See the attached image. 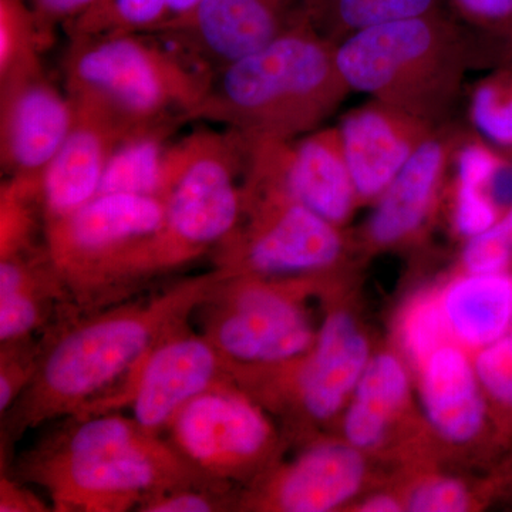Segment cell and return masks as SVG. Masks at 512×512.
<instances>
[{"label":"cell","instance_id":"6da1fadb","mask_svg":"<svg viewBox=\"0 0 512 512\" xmlns=\"http://www.w3.org/2000/svg\"><path fill=\"white\" fill-rule=\"evenodd\" d=\"M229 275L214 266L143 301L62 316L43 333L36 375L5 414L2 444L16 443L26 431L59 417L106 412L148 353L188 325Z\"/></svg>","mask_w":512,"mask_h":512},{"label":"cell","instance_id":"7a4b0ae2","mask_svg":"<svg viewBox=\"0 0 512 512\" xmlns=\"http://www.w3.org/2000/svg\"><path fill=\"white\" fill-rule=\"evenodd\" d=\"M23 454L22 483L39 485L56 512L138 510L150 498L188 487H232L201 474L161 434L113 412L70 417Z\"/></svg>","mask_w":512,"mask_h":512},{"label":"cell","instance_id":"3957f363","mask_svg":"<svg viewBox=\"0 0 512 512\" xmlns=\"http://www.w3.org/2000/svg\"><path fill=\"white\" fill-rule=\"evenodd\" d=\"M349 93L336 42L306 23L211 72L191 120L292 140L322 127Z\"/></svg>","mask_w":512,"mask_h":512},{"label":"cell","instance_id":"277c9868","mask_svg":"<svg viewBox=\"0 0 512 512\" xmlns=\"http://www.w3.org/2000/svg\"><path fill=\"white\" fill-rule=\"evenodd\" d=\"M249 138L232 128L192 131L174 141L165 163L163 227L137 249L126 272L130 295L151 279L212 254L244 210Z\"/></svg>","mask_w":512,"mask_h":512},{"label":"cell","instance_id":"5b68a950","mask_svg":"<svg viewBox=\"0 0 512 512\" xmlns=\"http://www.w3.org/2000/svg\"><path fill=\"white\" fill-rule=\"evenodd\" d=\"M336 60L352 92L440 126L473 67V30L441 10L346 37L336 43Z\"/></svg>","mask_w":512,"mask_h":512},{"label":"cell","instance_id":"8992f818","mask_svg":"<svg viewBox=\"0 0 512 512\" xmlns=\"http://www.w3.org/2000/svg\"><path fill=\"white\" fill-rule=\"evenodd\" d=\"M63 87L77 107L126 133L168 120L192 121L210 73L157 35L69 36Z\"/></svg>","mask_w":512,"mask_h":512},{"label":"cell","instance_id":"52a82bcc","mask_svg":"<svg viewBox=\"0 0 512 512\" xmlns=\"http://www.w3.org/2000/svg\"><path fill=\"white\" fill-rule=\"evenodd\" d=\"M248 138L244 210L238 227L212 252L215 268L272 279L338 274L355 239L289 194L276 140Z\"/></svg>","mask_w":512,"mask_h":512},{"label":"cell","instance_id":"ba28073f","mask_svg":"<svg viewBox=\"0 0 512 512\" xmlns=\"http://www.w3.org/2000/svg\"><path fill=\"white\" fill-rule=\"evenodd\" d=\"M164 217L160 197L99 194L73 214L43 225L47 254L77 311L117 303L124 268L163 227Z\"/></svg>","mask_w":512,"mask_h":512},{"label":"cell","instance_id":"9c48e42d","mask_svg":"<svg viewBox=\"0 0 512 512\" xmlns=\"http://www.w3.org/2000/svg\"><path fill=\"white\" fill-rule=\"evenodd\" d=\"M330 276H225L198 309L202 335L228 366L264 369L298 360L318 332L303 302Z\"/></svg>","mask_w":512,"mask_h":512},{"label":"cell","instance_id":"30bf717a","mask_svg":"<svg viewBox=\"0 0 512 512\" xmlns=\"http://www.w3.org/2000/svg\"><path fill=\"white\" fill-rule=\"evenodd\" d=\"M372 356L355 315L335 308L326 312L306 355L264 369L229 366L228 375L265 410L322 426L342 416Z\"/></svg>","mask_w":512,"mask_h":512},{"label":"cell","instance_id":"8fae6325","mask_svg":"<svg viewBox=\"0 0 512 512\" xmlns=\"http://www.w3.org/2000/svg\"><path fill=\"white\" fill-rule=\"evenodd\" d=\"M171 444L217 483H251L278 464L282 439L266 410L229 382L198 394L177 414Z\"/></svg>","mask_w":512,"mask_h":512},{"label":"cell","instance_id":"7c38bea8","mask_svg":"<svg viewBox=\"0 0 512 512\" xmlns=\"http://www.w3.org/2000/svg\"><path fill=\"white\" fill-rule=\"evenodd\" d=\"M229 380L220 352L202 333L185 325L148 353L107 412L131 407L138 424L163 434L194 397Z\"/></svg>","mask_w":512,"mask_h":512},{"label":"cell","instance_id":"4fadbf2b","mask_svg":"<svg viewBox=\"0 0 512 512\" xmlns=\"http://www.w3.org/2000/svg\"><path fill=\"white\" fill-rule=\"evenodd\" d=\"M367 454L345 440L315 441L239 491L237 511L332 512L353 504L369 478Z\"/></svg>","mask_w":512,"mask_h":512},{"label":"cell","instance_id":"5bb4252c","mask_svg":"<svg viewBox=\"0 0 512 512\" xmlns=\"http://www.w3.org/2000/svg\"><path fill=\"white\" fill-rule=\"evenodd\" d=\"M316 0H204L190 20L160 35L211 73L313 23Z\"/></svg>","mask_w":512,"mask_h":512},{"label":"cell","instance_id":"9a60e30c","mask_svg":"<svg viewBox=\"0 0 512 512\" xmlns=\"http://www.w3.org/2000/svg\"><path fill=\"white\" fill-rule=\"evenodd\" d=\"M461 130L454 121L441 124L404 165L355 239L366 252L414 244L424 234L446 194Z\"/></svg>","mask_w":512,"mask_h":512},{"label":"cell","instance_id":"2e32d148","mask_svg":"<svg viewBox=\"0 0 512 512\" xmlns=\"http://www.w3.org/2000/svg\"><path fill=\"white\" fill-rule=\"evenodd\" d=\"M76 106L45 67L0 83V161L6 177L42 181L69 136Z\"/></svg>","mask_w":512,"mask_h":512},{"label":"cell","instance_id":"e0dca14e","mask_svg":"<svg viewBox=\"0 0 512 512\" xmlns=\"http://www.w3.org/2000/svg\"><path fill=\"white\" fill-rule=\"evenodd\" d=\"M416 373L421 410L436 439L451 448L485 444L500 448L470 350L448 342L434 350Z\"/></svg>","mask_w":512,"mask_h":512},{"label":"cell","instance_id":"ac0fdd59","mask_svg":"<svg viewBox=\"0 0 512 512\" xmlns=\"http://www.w3.org/2000/svg\"><path fill=\"white\" fill-rule=\"evenodd\" d=\"M437 127L373 99L348 111L338 128L360 204H375Z\"/></svg>","mask_w":512,"mask_h":512},{"label":"cell","instance_id":"d6986e66","mask_svg":"<svg viewBox=\"0 0 512 512\" xmlns=\"http://www.w3.org/2000/svg\"><path fill=\"white\" fill-rule=\"evenodd\" d=\"M279 165L286 190L306 208L345 228L360 207L338 127H320L279 140Z\"/></svg>","mask_w":512,"mask_h":512},{"label":"cell","instance_id":"ffe728a7","mask_svg":"<svg viewBox=\"0 0 512 512\" xmlns=\"http://www.w3.org/2000/svg\"><path fill=\"white\" fill-rule=\"evenodd\" d=\"M76 111L69 136L43 174L45 224L73 214L99 195L111 153L128 134L94 111L77 106Z\"/></svg>","mask_w":512,"mask_h":512},{"label":"cell","instance_id":"44dd1931","mask_svg":"<svg viewBox=\"0 0 512 512\" xmlns=\"http://www.w3.org/2000/svg\"><path fill=\"white\" fill-rule=\"evenodd\" d=\"M74 311L76 306L45 245L0 258V345L33 339L52 326L55 312Z\"/></svg>","mask_w":512,"mask_h":512},{"label":"cell","instance_id":"7402d4cb","mask_svg":"<svg viewBox=\"0 0 512 512\" xmlns=\"http://www.w3.org/2000/svg\"><path fill=\"white\" fill-rule=\"evenodd\" d=\"M412 373L400 353H373L348 406L343 410L342 439L362 453H377L412 404Z\"/></svg>","mask_w":512,"mask_h":512},{"label":"cell","instance_id":"603a6c76","mask_svg":"<svg viewBox=\"0 0 512 512\" xmlns=\"http://www.w3.org/2000/svg\"><path fill=\"white\" fill-rule=\"evenodd\" d=\"M451 339L471 353L512 329V269L495 274L461 272L439 292Z\"/></svg>","mask_w":512,"mask_h":512},{"label":"cell","instance_id":"cb8c5ba5","mask_svg":"<svg viewBox=\"0 0 512 512\" xmlns=\"http://www.w3.org/2000/svg\"><path fill=\"white\" fill-rule=\"evenodd\" d=\"M187 121L168 120L126 134L114 147L99 194L160 197L165 163L178 128Z\"/></svg>","mask_w":512,"mask_h":512},{"label":"cell","instance_id":"d4e9b609","mask_svg":"<svg viewBox=\"0 0 512 512\" xmlns=\"http://www.w3.org/2000/svg\"><path fill=\"white\" fill-rule=\"evenodd\" d=\"M204 0H99L64 28L67 36L165 35L180 28Z\"/></svg>","mask_w":512,"mask_h":512},{"label":"cell","instance_id":"484cf974","mask_svg":"<svg viewBox=\"0 0 512 512\" xmlns=\"http://www.w3.org/2000/svg\"><path fill=\"white\" fill-rule=\"evenodd\" d=\"M446 9V0H316L313 25L339 43L373 26Z\"/></svg>","mask_w":512,"mask_h":512},{"label":"cell","instance_id":"4316f807","mask_svg":"<svg viewBox=\"0 0 512 512\" xmlns=\"http://www.w3.org/2000/svg\"><path fill=\"white\" fill-rule=\"evenodd\" d=\"M43 220L42 181L6 177L0 185V258L25 254L37 245Z\"/></svg>","mask_w":512,"mask_h":512},{"label":"cell","instance_id":"83f0119b","mask_svg":"<svg viewBox=\"0 0 512 512\" xmlns=\"http://www.w3.org/2000/svg\"><path fill=\"white\" fill-rule=\"evenodd\" d=\"M42 39L25 0H0V83L43 67Z\"/></svg>","mask_w":512,"mask_h":512},{"label":"cell","instance_id":"f1b7e54d","mask_svg":"<svg viewBox=\"0 0 512 512\" xmlns=\"http://www.w3.org/2000/svg\"><path fill=\"white\" fill-rule=\"evenodd\" d=\"M468 119L478 136L512 151V69L497 67L468 96Z\"/></svg>","mask_w":512,"mask_h":512},{"label":"cell","instance_id":"f546056e","mask_svg":"<svg viewBox=\"0 0 512 512\" xmlns=\"http://www.w3.org/2000/svg\"><path fill=\"white\" fill-rule=\"evenodd\" d=\"M473 362L493 416L498 447L508 450L512 444V329L474 352Z\"/></svg>","mask_w":512,"mask_h":512},{"label":"cell","instance_id":"4dcf8cb0","mask_svg":"<svg viewBox=\"0 0 512 512\" xmlns=\"http://www.w3.org/2000/svg\"><path fill=\"white\" fill-rule=\"evenodd\" d=\"M402 356L414 370L451 339L439 292L424 293L409 303L397 326Z\"/></svg>","mask_w":512,"mask_h":512},{"label":"cell","instance_id":"1f68e13d","mask_svg":"<svg viewBox=\"0 0 512 512\" xmlns=\"http://www.w3.org/2000/svg\"><path fill=\"white\" fill-rule=\"evenodd\" d=\"M447 188L451 192V227L463 242L483 234L503 218V211L484 185L457 180L450 174Z\"/></svg>","mask_w":512,"mask_h":512},{"label":"cell","instance_id":"d6a6232c","mask_svg":"<svg viewBox=\"0 0 512 512\" xmlns=\"http://www.w3.org/2000/svg\"><path fill=\"white\" fill-rule=\"evenodd\" d=\"M402 498L404 511L409 512H466L476 505L466 481L441 474L420 478Z\"/></svg>","mask_w":512,"mask_h":512},{"label":"cell","instance_id":"836d02e7","mask_svg":"<svg viewBox=\"0 0 512 512\" xmlns=\"http://www.w3.org/2000/svg\"><path fill=\"white\" fill-rule=\"evenodd\" d=\"M42 339L0 345V414L5 416L25 393L39 366Z\"/></svg>","mask_w":512,"mask_h":512},{"label":"cell","instance_id":"e575fe53","mask_svg":"<svg viewBox=\"0 0 512 512\" xmlns=\"http://www.w3.org/2000/svg\"><path fill=\"white\" fill-rule=\"evenodd\" d=\"M460 265L467 274H495L512 269V234L503 221L464 241Z\"/></svg>","mask_w":512,"mask_h":512},{"label":"cell","instance_id":"d590c367","mask_svg":"<svg viewBox=\"0 0 512 512\" xmlns=\"http://www.w3.org/2000/svg\"><path fill=\"white\" fill-rule=\"evenodd\" d=\"M238 493L232 487H188L168 491L140 505V512L237 511Z\"/></svg>","mask_w":512,"mask_h":512},{"label":"cell","instance_id":"8d00e7d4","mask_svg":"<svg viewBox=\"0 0 512 512\" xmlns=\"http://www.w3.org/2000/svg\"><path fill=\"white\" fill-rule=\"evenodd\" d=\"M446 8L476 32L500 35L512 29V0H446Z\"/></svg>","mask_w":512,"mask_h":512},{"label":"cell","instance_id":"74e56055","mask_svg":"<svg viewBox=\"0 0 512 512\" xmlns=\"http://www.w3.org/2000/svg\"><path fill=\"white\" fill-rule=\"evenodd\" d=\"M25 2L35 16L40 39L46 49L52 43L55 30L59 26L66 28L73 20L92 9L99 0H25Z\"/></svg>","mask_w":512,"mask_h":512},{"label":"cell","instance_id":"f35d334b","mask_svg":"<svg viewBox=\"0 0 512 512\" xmlns=\"http://www.w3.org/2000/svg\"><path fill=\"white\" fill-rule=\"evenodd\" d=\"M473 66L508 67L512 69V29L500 35H487L473 30Z\"/></svg>","mask_w":512,"mask_h":512},{"label":"cell","instance_id":"ab89813d","mask_svg":"<svg viewBox=\"0 0 512 512\" xmlns=\"http://www.w3.org/2000/svg\"><path fill=\"white\" fill-rule=\"evenodd\" d=\"M52 507L43 503L16 477L2 474L0 480V512H45Z\"/></svg>","mask_w":512,"mask_h":512},{"label":"cell","instance_id":"60d3db41","mask_svg":"<svg viewBox=\"0 0 512 512\" xmlns=\"http://www.w3.org/2000/svg\"><path fill=\"white\" fill-rule=\"evenodd\" d=\"M353 510L359 512H400L404 511L402 495L379 491L356 500Z\"/></svg>","mask_w":512,"mask_h":512},{"label":"cell","instance_id":"b9f144b4","mask_svg":"<svg viewBox=\"0 0 512 512\" xmlns=\"http://www.w3.org/2000/svg\"><path fill=\"white\" fill-rule=\"evenodd\" d=\"M508 451H510V454L501 464L500 470L494 478L493 488L494 491H501V493L512 497V444Z\"/></svg>","mask_w":512,"mask_h":512},{"label":"cell","instance_id":"7bdbcfd3","mask_svg":"<svg viewBox=\"0 0 512 512\" xmlns=\"http://www.w3.org/2000/svg\"><path fill=\"white\" fill-rule=\"evenodd\" d=\"M501 221H503L504 224L507 225V228L510 229L512 234V205L510 208H508L507 211H505V214L503 215V218H501Z\"/></svg>","mask_w":512,"mask_h":512},{"label":"cell","instance_id":"ee69618b","mask_svg":"<svg viewBox=\"0 0 512 512\" xmlns=\"http://www.w3.org/2000/svg\"><path fill=\"white\" fill-rule=\"evenodd\" d=\"M508 156H510L512 158V151H508Z\"/></svg>","mask_w":512,"mask_h":512}]
</instances>
